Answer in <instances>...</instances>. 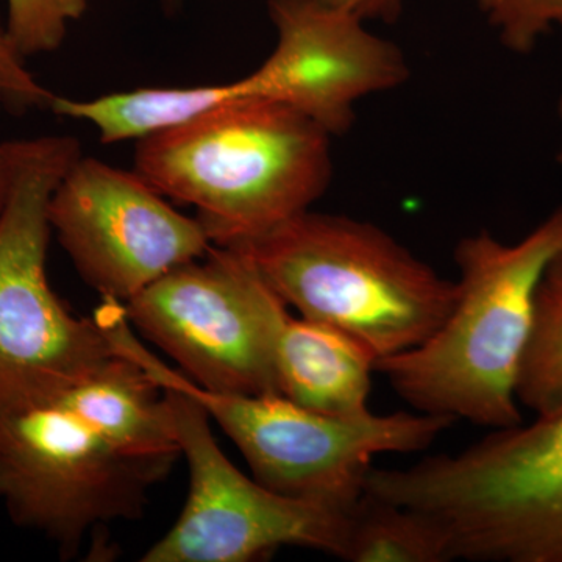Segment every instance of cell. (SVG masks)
Returning <instances> with one entry per match:
<instances>
[{"label": "cell", "mask_w": 562, "mask_h": 562, "mask_svg": "<svg viewBox=\"0 0 562 562\" xmlns=\"http://www.w3.org/2000/svg\"><path fill=\"white\" fill-rule=\"evenodd\" d=\"M562 249V205L516 243L483 231L454 249L457 301L424 342L376 361L414 412L498 430L522 424L517 375L536 297Z\"/></svg>", "instance_id": "1"}, {"label": "cell", "mask_w": 562, "mask_h": 562, "mask_svg": "<svg viewBox=\"0 0 562 562\" xmlns=\"http://www.w3.org/2000/svg\"><path fill=\"white\" fill-rule=\"evenodd\" d=\"M330 133L290 105L244 99L136 140L135 171L198 210L231 246L312 209L330 187Z\"/></svg>", "instance_id": "2"}, {"label": "cell", "mask_w": 562, "mask_h": 562, "mask_svg": "<svg viewBox=\"0 0 562 562\" xmlns=\"http://www.w3.org/2000/svg\"><path fill=\"white\" fill-rule=\"evenodd\" d=\"M269 288L305 319L361 344L376 361L419 346L449 316L446 279L369 221L312 209L233 243Z\"/></svg>", "instance_id": "3"}, {"label": "cell", "mask_w": 562, "mask_h": 562, "mask_svg": "<svg viewBox=\"0 0 562 562\" xmlns=\"http://www.w3.org/2000/svg\"><path fill=\"white\" fill-rule=\"evenodd\" d=\"M120 353L162 387L191 395L243 453L262 486L347 514L366 492L373 460L384 453L424 452L453 427L446 416L419 412L339 417L312 412L281 395L203 390L138 341L132 325L111 328Z\"/></svg>", "instance_id": "4"}, {"label": "cell", "mask_w": 562, "mask_h": 562, "mask_svg": "<svg viewBox=\"0 0 562 562\" xmlns=\"http://www.w3.org/2000/svg\"><path fill=\"white\" fill-rule=\"evenodd\" d=\"M384 486L441 525L453 561L562 562V413L391 469Z\"/></svg>", "instance_id": "5"}, {"label": "cell", "mask_w": 562, "mask_h": 562, "mask_svg": "<svg viewBox=\"0 0 562 562\" xmlns=\"http://www.w3.org/2000/svg\"><path fill=\"white\" fill-rule=\"evenodd\" d=\"M5 144L11 184L0 213V414L66 390L117 355L101 321L74 316L47 277L49 202L81 155L79 140Z\"/></svg>", "instance_id": "6"}, {"label": "cell", "mask_w": 562, "mask_h": 562, "mask_svg": "<svg viewBox=\"0 0 562 562\" xmlns=\"http://www.w3.org/2000/svg\"><path fill=\"white\" fill-rule=\"evenodd\" d=\"M176 461L124 449L58 394L0 414V503L63 557L101 525L139 519Z\"/></svg>", "instance_id": "7"}, {"label": "cell", "mask_w": 562, "mask_h": 562, "mask_svg": "<svg viewBox=\"0 0 562 562\" xmlns=\"http://www.w3.org/2000/svg\"><path fill=\"white\" fill-rule=\"evenodd\" d=\"M272 295L246 257L213 246L205 261L165 273L124 308L140 335L203 390L279 395L269 331Z\"/></svg>", "instance_id": "8"}, {"label": "cell", "mask_w": 562, "mask_h": 562, "mask_svg": "<svg viewBox=\"0 0 562 562\" xmlns=\"http://www.w3.org/2000/svg\"><path fill=\"white\" fill-rule=\"evenodd\" d=\"M162 390L190 469V491L177 522L140 561L251 562L283 547L341 558L347 514L284 497L249 479L217 446L201 403Z\"/></svg>", "instance_id": "9"}, {"label": "cell", "mask_w": 562, "mask_h": 562, "mask_svg": "<svg viewBox=\"0 0 562 562\" xmlns=\"http://www.w3.org/2000/svg\"><path fill=\"white\" fill-rule=\"evenodd\" d=\"M49 221L85 283L122 303L213 247L198 217L172 209L138 173L83 154L55 188Z\"/></svg>", "instance_id": "10"}, {"label": "cell", "mask_w": 562, "mask_h": 562, "mask_svg": "<svg viewBox=\"0 0 562 562\" xmlns=\"http://www.w3.org/2000/svg\"><path fill=\"white\" fill-rule=\"evenodd\" d=\"M277 46L249 76L214 85L217 105L261 99L290 105L331 136L349 132L362 99L409 79L401 47L366 22L301 0H269Z\"/></svg>", "instance_id": "11"}, {"label": "cell", "mask_w": 562, "mask_h": 562, "mask_svg": "<svg viewBox=\"0 0 562 562\" xmlns=\"http://www.w3.org/2000/svg\"><path fill=\"white\" fill-rule=\"evenodd\" d=\"M269 331L277 390L295 405L339 417L371 413L376 358L344 333L294 317L273 292Z\"/></svg>", "instance_id": "12"}, {"label": "cell", "mask_w": 562, "mask_h": 562, "mask_svg": "<svg viewBox=\"0 0 562 562\" xmlns=\"http://www.w3.org/2000/svg\"><path fill=\"white\" fill-rule=\"evenodd\" d=\"M57 394L74 413L124 449L146 457H181L165 390L120 351L87 379Z\"/></svg>", "instance_id": "13"}, {"label": "cell", "mask_w": 562, "mask_h": 562, "mask_svg": "<svg viewBox=\"0 0 562 562\" xmlns=\"http://www.w3.org/2000/svg\"><path fill=\"white\" fill-rule=\"evenodd\" d=\"M339 560L347 562H450V542L428 514L364 492L347 513Z\"/></svg>", "instance_id": "14"}, {"label": "cell", "mask_w": 562, "mask_h": 562, "mask_svg": "<svg viewBox=\"0 0 562 562\" xmlns=\"http://www.w3.org/2000/svg\"><path fill=\"white\" fill-rule=\"evenodd\" d=\"M516 397L535 417L562 413V292L543 281L517 375Z\"/></svg>", "instance_id": "15"}, {"label": "cell", "mask_w": 562, "mask_h": 562, "mask_svg": "<svg viewBox=\"0 0 562 562\" xmlns=\"http://www.w3.org/2000/svg\"><path fill=\"white\" fill-rule=\"evenodd\" d=\"M91 0H7V32L24 58L61 46L70 22L79 21Z\"/></svg>", "instance_id": "16"}, {"label": "cell", "mask_w": 562, "mask_h": 562, "mask_svg": "<svg viewBox=\"0 0 562 562\" xmlns=\"http://www.w3.org/2000/svg\"><path fill=\"white\" fill-rule=\"evenodd\" d=\"M487 24L513 54L528 55L562 27V0H475Z\"/></svg>", "instance_id": "17"}, {"label": "cell", "mask_w": 562, "mask_h": 562, "mask_svg": "<svg viewBox=\"0 0 562 562\" xmlns=\"http://www.w3.org/2000/svg\"><path fill=\"white\" fill-rule=\"evenodd\" d=\"M54 98V92L25 68V58L11 41L7 25L0 22V106L13 114H24L36 109L49 110Z\"/></svg>", "instance_id": "18"}, {"label": "cell", "mask_w": 562, "mask_h": 562, "mask_svg": "<svg viewBox=\"0 0 562 562\" xmlns=\"http://www.w3.org/2000/svg\"><path fill=\"white\" fill-rule=\"evenodd\" d=\"M301 2L342 11L364 22H394L401 18L405 0H301Z\"/></svg>", "instance_id": "19"}, {"label": "cell", "mask_w": 562, "mask_h": 562, "mask_svg": "<svg viewBox=\"0 0 562 562\" xmlns=\"http://www.w3.org/2000/svg\"><path fill=\"white\" fill-rule=\"evenodd\" d=\"M11 184V165L10 155L7 150V144L0 143V213L5 206L7 199H9Z\"/></svg>", "instance_id": "20"}, {"label": "cell", "mask_w": 562, "mask_h": 562, "mask_svg": "<svg viewBox=\"0 0 562 562\" xmlns=\"http://www.w3.org/2000/svg\"><path fill=\"white\" fill-rule=\"evenodd\" d=\"M543 283L547 286L553 288V290L562 292V249L553 258V261L550 262L546 277H543Z\"/></svg>", "instance_id": "21"}, {"label": "cell", "mask_w": 562, "mask_h": 562, "mask_svg": "<svg viewBox=\"0 0 562 562\" xmlns=\"http://www.w3.org/2000/svg\"><path fill=\"white\" fill-rule=\"evenodd\" d=\"M558 120H560L561 128H562V95L560 99V102H558ZM558 161H560V165H562V140H561V147L560 150H558Z\"/></svg>", "instance_id": "22"}, {"label": "cell", "mask_w": 562, "mask_h": 562, "mask_svg": "<svg viewBox=\"0 0 562 562\" xmlns=\"http://www.w3.org/2000/svg\"><path fill=\"white\" fill-rule=\"evenodd\" d=\"M172 2H173V0H172Z\"/></svg>", "instance_id": "23"}]
</instances>
